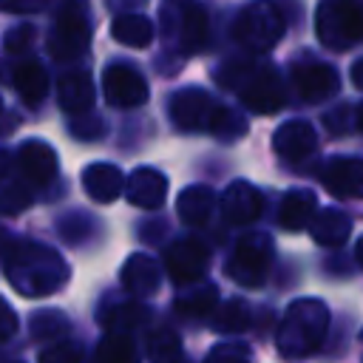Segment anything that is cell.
<instances>
[{"mask_svg": "<svg viewBox=\"0 0 363 363\" xmlns=\"http://www.w3.org/2000/svg\"><path fill=\"white\" fill-rule=\"evenodd\" d=\"M329 329V309L318 298H301L295 301L278 329V349L286 357H306L312 354Z\"/></svg>", "mask_w": 363, "mask_h": 363, "instance_id": "cell-1", "label": "cell"}, {"mask_svg": "<svg viewBox=\"0 0 363 363\" xmlns=\"http://www.w3.org/2000/svg\"><path fill=\"white\" fill-rule=\"evenodd\" d=\"M221 85L238 91L241 102L255 113H275L284 108V82L272 65H252V62H230L218 74Z\"/></svg>", "mask_w": 363, "mask_h": 363, "instance_id": "cell-2", "label": "cell"}, {"mask_svg": "<svg viewBox=\"0 0 363 363\" xmlns=\"http://www.w3.org/2000/svg\"><path fill=\"white\" fill-rule=\"evenodd\" d=\"M170 116L179 128L184 130H213L221 139H233L235 133L244 130V122L213 102V96H207L199 88H184L170 99Z\"/></svg>", "mask_w": 363, "mask_h": 363, "instance_id": "cell-3", "label": "cell"}, {"mask_svg": "<svg viewBox=\"0 0 363 363\" xmlns=\"http://www.w3.org/2000/svg\"><path fill=\"white\" fill-rule=\"evenodd\" d=\"M284 31H286L284 11L272 0H255V3L244 6V11L233 23L235 43L244 45L252 54H264L272 45H278V40L284 37Z\"/></svg>", "mask_w": 363, "mask_h": 363, "instance_id": "cell-4", "label": "cell"}, {"mask_svg": "<svg viewBox=\"0 0 363 363\" xmlns=\"http://www.w3.org/2000/svg\"><path fill=\"white\" fill-rule=\"evenodd\" d=\"M315 34L332 51H346L363 40V3L323 0L315 11Z\"/></svg>", "mask_w": 363, "mask_h": 363, "instance_id": "cell-5", "label": "cell"}, {"mask_svg": "<svg viewBox=\"0 0 363 363\" xmlns=\"http://www.w3.org/2000/svg\"><path fill=\"white\" fill-rule=\"evenodd\" d=\"M91 43V23L79 0H57V17L48 37V51L54 60H77Z\"/></svg>", "mask_w": 363, "mask_h": 363, "instance_id": "cell-6", "label": "cell"}, {"mask_svg": "<svg viewBox=\"0 0 363 363\" xmlns=\"http://www.w3.org/2000/svg\"><path fill=\"white\" fill-rule=\"evenodd\" d=\"M164 34L179 43L184 54L201 51L207 43V14L196 0H164L162 6Z\"/></svg>", "mask_w": 363, "mask_h": 363, "instance_id": "cell-7", "label": "cell"}, {"mask_svg": "<svg viewBox=\"0 0 363 363\" xmlns=\"http://www.w3.org/2000/svg\"><path fill=\"white\" fill-rule=\"evenodd\" d=\"M272 261V241L261 233H250L247 238L238 241L233 258H230V278L238 281L241 286H258L267 278Z\"/></svg>", "mask_w": 363, "mask_h": 363, "instance_id": "cell-8", "label": "cell"}, {"mask_svg": "<svg viewBox=\"0 0 363 363\" xmlns=\"http://www.w3.org/2000/svg\"><path fill=\"white\" fill-rule=\"evenodd\" d=\"M102 94L116 108H136L147 99V82L133 65L111 62L102 74Z\"/></svg>", "mask_w": 363, "mask_h": 363, "instance_id": "cell-9", "label": "cell"}, {"mask_svg": "<svg viewBox=\"0 0 363 363\" xmlns=\"http://www.w3.org/2000/svg\"><path fill=\"white\" fill-rule=\"evenodd\" d=\"M292 85L303 102H323L340 88V77L326 62H298L292 68Z\"/></svg>", "mask_w": 363, "mask_h": 363, "instance_id": "cell-10", "label": "cell"}, {"mask_svg": "<svg viewBox=\"0 0 363 363\" xmlns=\"http://www.w3.org/2000/svg\"><path fill=\"white\" fill-rule=\"evenodd\" d=\"M320 182L335 199H363V159H332L320 170Z\"/></svg>", "mask_w": 363, "mask_h": 363, "instance_id": "cell-11", "label": "cell"}, {"mask_svg": "<svg viewBox=\"0 0 363 363\" xmlns=\"http://www.w3.org/2000/svg\"><path fill=\"white\" fill-rule=\"evenodd\" d=\"M272 147H275V153H278L281 159H286V162H301V159H306V156L315 153V147H318V133H315V128H312L309 122L292 119V122H284V125L275 130Z\"/></svg>", "mask_w": 363, "mask_h": 363, "instance_id": "cell-12", "label": "cell"}, {"mask_svg": "<svg viewBox=\"0 0 363 363\" xmlns=\"http://www.w3.org/2000/svg\"><path fill=\"white\" fill-rule=\"evenodd\" d=\"M221 204H224L227 221H233V224H247V221H255V218L261 216V210H264V196H261L252 184L235 182V184L227 187Z\"/></svg>", "mask_w": 363, "mask_h": 363, "instance_id": "cell-13", "label": "cell"}, {"mask_svg": "<svg viewBox=\"0 0 363 363\" xmlns=\"http://www.w3.org/2000/svg\"><path fill=\"white\" fill-rule=\"evenodd\" d=\"M207 267V247L199 241H182L167 252V272L176 284H187L199 278Z\"/></svg>", "mask_w": 363, "mask_h": 363, "instance_id": "cell-14", "label": "cell"}, {"mask_svg": "<svg viewBox=\"0 0 363 363\" xmlns=\"http://www.w3.org/2000/svg\"><path fill=\"white\" fill-rule=\"evenodd\" d=\"M20 170L34 184H48L57 176V153L43 142H26L20 147Z\"/></svg>", "mask_w": 363, "mask_h": 363, "instance_id": "cell-15", "label": "cell"}, {"mask_svg": "<svg viewBox=\"0 0 363 363\" xmlns=\"http://www.w3.org/2000/svg\"><path fill=\"white\" fill-rule=\"evenodd\" d=\"M309 233L323 247H340V244H346V238L352 233V221H349V216L343 210L329 207V210H320V213L312 216Z\"/></svg>", "mask_w": 363, "mask_h": 363, "instance_id": "cell-16", "label": "cell"}, {"mask_svg": "<svg viewBox=\"0 0 363 363\" xmlns=\"http://www.w3.org/2000/svg\"><path fill=\"white\" fill-rule=\"evenodd\" d=\"M11 82H14V88H17V94H20V99H23L26 105H31V108L40 105L43 96H45V91H48V77H45L43 65L34 62V60L17 62L14 71H11Z\"/></svg>", "mask_w": 363, "mask_h": 363, "instance_id": "cell-17", "label": "cell"}, {"mask_svg": "<svg viewBox=\"0 0 363 363\" xmlns=\"http://www.w3.org/2000/svg\"><path fill=\"white\" fill-rule=\"evenodd\" d=\"M111 34H113V40L122 43V45L145 48V45H150V40H153V23H150L145 14L125 11V14H116V17L111 20Z\"/></svg>", "mask_w": 363, "mask_h": 363, "instance_id": "cell-18", "label": "cell"}, {"mask_svg": "<svg viewBox=\"0 0 363 363\" xmlns=\"http://www.w3.org/2000/svg\"><path fill=\"white\" fill-rule=\"evenodd\" d=\"M60 105L68 113H82L94 105V82L85 71H71L60 79Z\"/></svg>", "mask_w": 363, "mask_h": 363, "instance_id": "cell-19", "label": "cell"}, {"mask_svg": "<svg viewBox=\"0 0 363 363\" xmlns=\"http://www.w3.org/2000/svg\"><path fill=\"white\" fill-rule=\"evenodd\" d=\"M164 187H167V182H164L162 173H156V170H150V167H142V170H136V173L130 176V182H128V199H130L133 204H139V207L153 210V207L162 204Z\"/></svg>", "mask_w": 363, "mask_h": 363, "instance_id": "cell-20", "label": "cell"}, {"mask_svg": "<svg viewBox=\"0 0 363 363\" xmlns=\"http://www.w3.org/2000/svg\"><path fill=\"white\" fill-rule=\"evenodd\" d=\"M312 216H315V196L309 190H292V193L284 196L278 221L286 230H303V227H309Z\"/></svg>", "mask_w": 363, "mask_h": 363, "instance_id": "cell-21", "label": "cell"}, {"mask_svg": "<svg viewBox=\"0 0 363 363\" xmlns=\"http://www.w3.org/2000/svg\"><path fill=\"white\" fill-rule=\"evenodd\" d=\"M82 179H85L88 196H94L99 201H108V199L119 196V190H122V173L113 164H94L85 170Z\"/></svg>", "mask_w": 363, "mask_h": 363, "instance_id": "cell-22", "label": "cell"}, {"mask_svg": "<svg viewBox=\"0 0 363 363\" xmlns=\"http://www.w3.org/2000/svg\"><path fill=\"white\" fill-rule=\"evenodd\" d=\"M210 201H213L210 190H204V187H190V190L179 199V213H182L184 221L196 224V221L207 218V213H210Z\"/></svg>", "mask_w": 363, "mask_h": 363, "instance_id": "cell-23", "label": "cell"}, {"mask_svg": "<svg viewBox=\"0 0 363 363\" xmlns=\"http://www.w3.org/2000/svg\"><path fill=\"white\" fill-rule=\"evenodd\" d=\"M96 357H99V363H139L136 349H133L130 340L122 337V335L105 337L102 346H99V352H96Z\"/></svg>", "mask_w": 363, "mask_h": 363, "instance_id": "cell-24", "label": "cell"}, {"mask_svg": "<svg viewBox=\"0 0 363 363\" xmlns=\"http://www.w3.org/2000/svg\"><path fill=\"white\" fill-rule=\"evenodd\" d=\"M207 363H250V349L241 343H221L210 352Z\"/></svg>", "mask_w": 363, "mask_h": 363, "instance_id": "cell-25", "label": "cell"}, {"mask_svg": "<svg viewBox=\"0 0 363 363\" xmlns=\"http://www.w3.org/2000/svg\"><path fill=\"white\" fill-rule=\"evenodd\" d=\"M82 349L77 343H57L40 354V363H79Z\"/></svg>", "mask_w": 363, "mask_h": 363, "instance_id": "cell-26", "label": "cell"}, {"mask_svg": "<svg viewBox=\"0 0 363 363\" xmlns=\"http://www.w3.org/2000/svg\"><path fill=\"white\" fill-rule=\"evenodd\" d=\"M57 6V0H0V11L9 14H37Z\"/></svg>", "mask_w": 363, "mask_h": 363, "instance_id": "cell-27", "label": "cell"}, {"mask_svg": "<svg viewBox=\"0 0 363 363\" xmlns=\"http://www.w3.org/2000/svg\"><path fill=\"white\" fill-rule=\"evenodd\" d=\"M224 318L227 320H218V329H227V332H238V329H244L250 323V312H247V306L241 301H233L224 309Z\"/></svg>", "mask_w": 363, "mask_h": 363, "instance_id": "cell-28", "label": "cell"}, {"mask_svg": "<svg viewBox=\"0 0 363 363\" xmlns=\"http://www.w3.org/2000/svg\"><path fill=\"white\" fill-rule=\"evenodd\" d=\"M31 40H34V28H31V26H20V28H11V31L6 34V51L17 54V51L28 48V45H31Z\"/></svg>", "mask_w": 363, "mask_h": 363, "instance_id": "cell-29", "label": "cell"}, {"mask_svg": "<svg viewBox=\"0 0 363 363\" xmlns=\"http://www.w3.org/2000/svg\"><path fill=\"white\" fill-rule=\"evenodd\" d=\"M352 82H354V88H360V91H363V57L352 65Z\"/></svg>", "mask_w": 363, "mask_h": 363, "instance_id": "cell-30", "label": "cell"}, {"mask_svg": "<svg viewBox=\"0 0 363 363\" xmlns=\"http://www.w3.org/2000/svg\"><path fill=\"white\" fill-rule=\"evenodd\" d=\"M354 261L363 267V235L357 238V244H354Z\"/></svg>", "mask_w": 363, "mask_h": 363, "instance_id": "cell-31", "label": "cell"}, {"mask_svg": "<svg viewBox=\"0 0 363 363\" xmlns=\"http://www.w3.org/2000/svg\"><path fill=\"white\" fill-rule=\"evenodd\" d=\"M354 128H357V130H363V105H357V108H354Z\"/></svg>", "mask_w": 363, "mask_h": 363, "instance_id": "cell-32", "label": "cell"}, {"mask_svg": "<svg viewBox=\"0 0 363 363\" xmlns=\"http://www.w3.org/2000/svg\"><path fill=\"white\" fill-rule=\"evenodd\" d=\"M6 167H9V156L0 150V173H6Z\"/></svg>", "mask_w": 363, "mask_h": 363, "instance_id": "cell-33", "label": "cell"}]
</instances>
